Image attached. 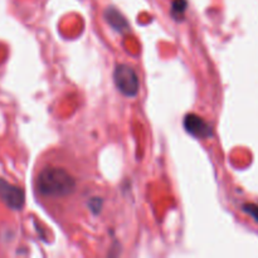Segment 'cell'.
<instances>
[{
	"instance_id": "obj_2",
	"label": "cell",
	"mask_w": 258,
	"mask_h": 258,
	"mask_svg": "<svg viewBox=\"0 0 258 258\" xmlns=\"http://www.w3.org/2000/svg\"><path fill=\"white\" fill-rule=\"evenodd\" d=\"M113 81H115L117 90L127 97H134L139 93L140 83H139L138 73L130 66H117L115 73H113Z\"/></svg>"
},
{
	"instance_id": "obj_6",
	"label": "cell",
	"mask_w": 258,
	"mask_h": 258,
	"mask_svg": "<svg viewBox=\"0 0 258 258\" xmlns=\"http://www.w3.org/2000/svg\"><path fill=\"white\" fill-rule=\"evenodd\" d=\"M243 211L248 213L254 221L258 222V206H256V204H244Z\"/></svg>"
},
{
	"instance_id": "obj_7",
	"label": "cell",
	"mask_w": 258,
	"mask_h": 258,
	"mask_svg": "<svg viewBox=\"0 0 258 258\" xmlns=\"http://www.w3.org/2000/svg\"><path fill=\"white\" fill-rule=\"evenodd\" d=\"M186 7V3L185 0H176L175 3L173 4V9L179 10V12H183Z\"/></svg>"
},
{
	"instance_id": "obj_1",
	"label": "cell",
	"mask_w": 258,
	"mask_h": 258,
	"mask_svg": "<svg viewBox=\"0 0 258 258\" xmlns=\"http://www.w3.org/2000/svg\"><path fill=\"white\" fill-rule=\"evenodd\" d=\"M76 179L64 168L47 166L42 169L37 178V189L44 198L62 199L76 190Z\"/></svg>"
},
{
	"instance_id": "obj_4",
	"label": "cell",
	"mask_w": 258,
	"mask_h": 258,
	"mask_svg": "<svg viewBox=\"0 0 258 258\" xmlns=\"http://www.w3.org/2000/svg\"><path fill=\"white\" fill-rule=\"evenodd\" d=\"M184 127L189 134H191V135L198 139L211 138L212 134H213L212 133V126L206 120L199 117L198 115H194V113L185 116Z\"/></svg>"
},
{
	"instance_id": "obj_3",
	"label": "cell",
	"mask_w": 258,
	"mask_h": 258,
	"mask_svg": "<svg viewBox=\"0 0 258 258\" xmlns=\"http://www.w3.org/2000/svg\"><path fill=\"white\" fill-rule=\"evenodd\" d=\"M0 199L9 208L19 211L24 206L25 196L22 188L8 183L4 179H0Z\"/></svg>"
},
{
	"instance_id": "obj_5",
	"label": "cell",
	"mask_w": 258,
	"mask_h": 258,
	"mask_svg": "<svg viewBox=\"0 0 258 258\" xmlns=\"http://www.w3.org/2000/svg\"><path fill=\"white\" fill-rule=\"evenodd\" d=\"M105 18L106 20L112 25V28H115L118 32H122V30L127 29L128 28V24L127 22H126L125 18H123L122 15L120 14V12H117L115 8H107L105 12Z\"/></svg>"
}]
</instances>
